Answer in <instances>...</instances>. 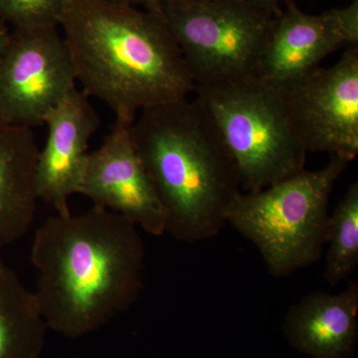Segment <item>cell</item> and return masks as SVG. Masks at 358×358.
Listing matches in <instances>:
<instances>
[{
  "label": "cell",
  "instance_id": "cell-1",
  "mask_svg": "<svg viewBox=\"0 0 358 358\" xmlns=\"http://www.w3.org/2000/svg\"><path fill=\"white\" fill-rule=\"evenodd\" d=\"M143 261L138 226L115 212L94 205L47 219L31 248L33 294L47 327L72 338L100 329L138 299Z\"/></svg>",
  "mask_w": 358,
  "mask_h": 358
},
{
  "label": "cell",
  "instance_id": "cell-2",
  "mask_svg": "<svg viewBox=\"0 0 358 358\" xmlns=\"http://www.w3.org/2000/svg\"><path fill=\"white\" fill-rule=\"evenodd\" d=\"M77 83L115 119L188 99L194 83L162 14L98 0H67L59 21Z\"/></svg>",
  "mask_w": 358,
  "mask_h": 358
},
{
  "label": "cell",
  "instance_id": "cell-3",
  "mask_svg": "<svg viewBox=\"0 0 358 358\" xmlns=\"http://www.w3.org/2000/svg\"><path fill=\"white\" fill-rule=\"evenodd\" d=\"M131 134L164 208L166 233L185 243L215 237L242 186L220 133L199 99L141 110Z\"/></svg>",
  "mask_w": 358,
  "mask_h": 358
},
{
  "label": "cell",
  "instance_id": "cell-4",
  "mask_svg": "<svg viewBox=\"0 0 358 358\" xmlns=\"http://www.w3.org/2000/svg\"><path fill=\"white\" fill-rule=\"evenodd\" d=\"M348 164L331 157L322 169H305L259 192H241L233 200L227 223L255 245L271 275L288 277L319 261L329 199Z\"/></svg>",
  "mask_w": 358,
  "mask_h": 358
},
{
  "label": "cell",
  "instance_id": "cell-5",
  "mask_svg": "<svg viewBox=\"0 0 358 358\" xmlns=\"http://www.w3.org/2000/svg\"><path fill=\"white\" fill-rule=\"evenodd\" d=\"M239 173L245 192H256L306 169L277 90L259 80L196 88Z\"/></svg>",
  "mask_w": 358,
  "mask_h": 358
},
{
  "label": "cell",
  "instance_id": "cell-6",
  "mask_svg": "<svg viewBox=\"0 0 358 358\" xmlns=\"http://www.w3.org/2000/svg\"><path fill=\"white\" fill-rule=\"evenodd\" d=\"M195 89L257 79L273 14L238 0H162Z\"/></svg>",
  "mask_w": 358,
  "mask_h": 358
},
{
  "label": "cell",
  "instance_id": "cell-7",
  "mask_svg": "<svg viewBox=\"0 0 358 358\" xmlns=\"http://www.w3.org/2000/svg\"><path fill=\"white\" fill-rule=\"evenodd\" d=\"M274 88V87H273ZM279 93L289 124L308 152L350 162L358 155V46L334 66L317 68Z\"/></svg>",
  "mask_w": 358,
  "mask_h": 358
},
{
  "label": "cell",
  "instance_id": "cell-8",
  "mask_svg": "<svg viewBox=\"0 0 358 358\" xmlns=\"http://www.w3.org/2000/svg\"><path fill=\"white\" fill-rule=\"evenodd\" d=\"M59 26L13 29L0 60V126L32 129L73 90L77 79Z\"/></svg>",
  "mask_w": 358,
  "mask_h": 358
},
{
  "label": "cell",
  "instance_id": "cell-9",
  "mask_svg": "<svg viewBox=\"0 0 358 358\" xmlns=\"http://www.w3.org/2000/svg\"><path fill=\"white\" fill-rule=\"evenodd\" d=\"M272 28L257 80L280 88L320 68L334 52L358 46V0L320 14L303 13L284 0Z\"/></svg>",
  "mask_w": 358,
  "mask_h": 358
},
{
  "label": "cell",
  "instance_id": "cell-10",
  "mask_svg": "<svg viewBox=\"0 0 358 358\" xmlns=\"http://www.w3.org/2000/svg\"><path fill=\"white\" fill-rule=\"evenodd\" d=\"M133 122L115 119L90 152L78 194L119 214L152 236L166 233L164 208L134 145Z\"/></svg>",
  "mask_w": 358,
  "mask_h": 358
},
{
  "label": "cell",
  "instance_id": "cell-11",
  "mask_svg": "<svg viewBox=\"0 0 358 358\" xmlns=\"http://www.w3.org/2000/svg\"><path fill=\"white\" fill-rule=\"evenodd\" d=\"M89 99L83 91L74 89L45 119L48 133L37 159V193L59 215L71 214L70 197L78 193L90 140L100 127Z\"/></svg>",
  "mask_w": 358,
  "mask_h": 358
},
{
  "label": "cell",
  "instance_id": "cell-12",
  "mask_svg": "<svg viewBox=\"0 0 358 358\" xmlns=\"http://www.w3.org/2000/svg\"><path fill=\"white\" fill-rule=\"evenodd\" d=\"M282 329L289 343L313 358H348L358 334V282L341 293L313 292L289 308Z\"/></svg>",
  "mask_w": 358,
  "mask_h": 358
},
{
  "label": "cell",
  "instance_id": "cell-13",
  "mask_svg": "<svg viewBox=\"0 0 358 358\" xmlns=\"http://www.w3.org/2000/svg\"><path fill=\"white\" fill-rule=\"evenodd\" d=\"M38 155L32 129L0 126V250L31 227L39 200Z\"/></svg>",
  "mask_w": 358,
  "mask_h": 358
},
{
  "label": "cell",
  "instance_id": "cell-14",
  "mask_svg": "<svg viewBox=\"0 0 358 358\" xmlns=\"http://www.w3.org/2000/svg\"><path fill=\"white\" fill-rule=\"evenodd\" d=\"M47 329L34 294L0 262V358H41Z\"/></svg>",
  "mask_w": 358,
  "mask_h": 358
},
{
  "label": "cell",
  "instance_id": "cell-15",
  "mask_svg": "<svg viewBox=\"0 0 358 358\" xmlns=\"http://www.w3.org/2000/svg\"><path fill=\"white\" fill-rule=\"evenodd\" d=\"M329 243L324 280L334 287L350 277L358 265V183L352 182L327 222Z\"/></svg>",
  "mask_w": 358,
  "mask_h": 358
},
{
  "label": "cell",
  "instance_id": "cell-16",
  "mask_svg": "<svg viewBox=\"0 0 358 358\" xmlns=\"http://www.w3.org/2000/svg\"><path fill=\"white\" fill-rule=\"evenodd\" d=\"M67 0H0V20L13 29L59 26Z\"/></svg>",
  "mask_w": 358,
  "mask_h": 358
},
{
  "label": "cell",
  "instance_id": "cell-17",
  "mask_svg": "<svg viewBox=\"0 0 358 358\" xmlns=\"http://www.w3.org/2000/svg\"><path fill=\"white\" fill-rule=\"evenodd\" d=\"M105 3L115 4V6H127L145 9L155 13H162V0H98Z\"/></svg>",
  "mask_w": 358,
  "mask_h": 358
},
{
  "label": "cell",
  "instance_id": "cell-18",
  "mask_svg": "<svg viewBox=\"0 0 358 358\" xmlns=\"http://www.w3.org/2000/svg\"><path fill=\"white\" fill-rule=\"evenodd\" d=\"M238 1L243 2L247 6L254 7V8L264 11V13L275 15L281 9L280 4L284 2V0H238Z\"/></svg>",
  "mask_w": 358,
  "mask_h": 358
},
{
  "label": "cell",
  "instance_id": "cell-19",
  "mask_svg": "<svg viewBox=\"0 0 358 358\" xmlns=\"http://www.w3.org/2000/svg\"><path fill=\"white\" fill-rule=\"evenodd\" d=\"M10 31L7 29L6 23L0 20V60L3 57L9 41H10Z\"/></svg>",
  "mask_w": 358,
  "mask_h": 358
},
{
  "label": "cell",
  "instance_id": "cell-20",
  "mask_svg": "<svg viewBox=\"0 0 358 358\" xmlns=\"http://www.w3.org/2000/svg\"><path fill=\"white\" fill-rule=\"evenodd\" d=\"M188 1H204V0H188Z\"/></svg>",
  "mask_w": 358,
  "mask_h": 358
}]
</instances>
